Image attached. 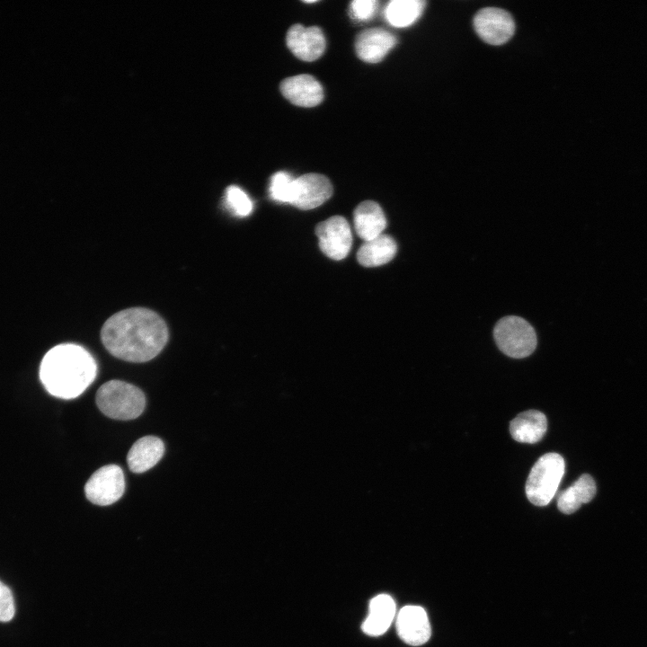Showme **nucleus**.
Instances as JSON below:
<instances>
[{
  "label": "nucleus",
  "instance_id": "f257e3e1",
  "mask_svg": "<svg viewBox=\"0 0 647 647\" xmlns=\"http://www.w3.org/2000/svg\"><path fill=\"white\" fill-rule=\"evenodd\" d=\"M169 338L164 320L155 311L131 307L120 311L106 320L101 339L114 357L141 363L156 357Z\"/></svg>",
  "mask_w": 647,
  "mask_h": 647
},
{
  "label": "nucleus",
  "instance_id": "f03ea898",
  "mask_svg": "<svg viewBox=\"0 0 647 647\" xmlns=\"http://www.w3.org/2000/svg\"><path fill=\"white\" fill-rule=\"evenodd\" d=\"M96 372V362L84 348L66 343L46 353L40 364V378L53 396L73 399L92 384Z\"/></svg>",
  "mask_w": 647,
  "mask_h": 647
},
{
  "label": "nucleus",
  "instance_id": "7ed1b4c3",
  "mask_svg": "<svg viewBox=\"0 0 647 647\" xmlns=\"http://www.w3.org/2000/svg\"><path fill=\"white\" fill-rule=\"evenodd\" d=\"M96 403L104 415L129 421L143 412L146 398L138 387L121 380H111L98 389Z\"/></svg>",
  "mask_w": 647,
  "mask_h": 647
},
{
  "label": "nucleus",
  "instance_id": "20e7f679",
  "mask_svg": "<svg viewBox=\"0 0 647 647\" xmlns=\"http://www.w3.org/2000/svg\"><path fill=\"white\" fill-rule=\"evenodd\" d=\"M563 458L557 453L542 456L532 467L526 483L527 497L536 506L547 505L555 495L564 474Z\"/></svg>",
  "mask_w": 647,
  "mask_h": 647
},
{
  "label": "nucleus",
  "instance_id": "39448f33",
  "mask_svg": "<svg viewBox=\"0 0 647 647\" xmlns=\"http://www.w3.org/2000/svg\"><path fill=\"white\" fill-rule=\"evenodd\" d=\"M493 334L499 349L511 358H526L536 347V334L533 327L518 316L501 318L496 324Z\"/></svg>",
  "mask_w": 647,
  "mask_h": 647
},
{
  "label": "nucleus",
  "instance_id": "423d86ee",
  "mask_svg": "<svg viewBox=\"0 0 647 647\" xmlns=\"http://www.w3.org/2000/svg\"><path fill=\"white\" fill-rule=\"evenodd\" d=\"M125 491V478L121 468L107 465L95 471L84 486L86 498L93 504L111 505L119 501Z\"/></svg>",
  "mask_w": 647,
  "mask_h": 647
},
{
  "label": "nucleus",
  "instance_id": "0eeeda50",
  "mask_svg": "<svg viewBox=\"0 0 647 647\" xmlns=\"http://www.w3.org/2000/svg\"><path fill=\"white\" fill-rule=\"evenodd\" d=\"M321 251L329 258L341 260L350 251L352 234L350 224L341 216H333L315 227Z\"/></svg>",
  "mask_w": 647,
  "mask_h": 647
},
{
  "label": "nucleus",
  "instance_id": "6e6552de",
  "mask_svg": "<svg viewBox=\"0 0 647 647\" xmlns=\"http://www.w3.org/2000/svg\"><path fill=\"white\" fill-rule=\"evenodd\" d=\"M474 26L480 38L492 45L507 42L515 31L511 15L502 9L494 7L479 11L474 19Z\"/></svg>",
  "mask_w": 647,
  "mask_h": 647
},
{
  "label": "nucleus",
  "instance_id": "1a4fd4ad",
  "mask_svg": "<svg viewBox=\"0 0 647 647\" xmlns=\"http://www.w3.org/2000/svg\"><path fill=\"white\" fill-rule=\"evenodd\" d=\"M332 195L329 179L319 173H306L294 180L290 204L300 209H312L324 204Z\"/></svg>",
  "mask_w": 647,
  "mask_h": 647
},
{
  "label": "nucleus",
  "instance_id": "9d476101",
  "mask_svg": "<svg viewBox=\"0 0 647 647\" xmlns=\"http://www.w3.org/2000/svg\"><path fill=\"white\" fill-rule=\"evenodd\" d=\"M395 625L401 640L412 646L424 644L431 635L427 613L419 606H405L401 608Z\"/></svg>",
  "mask_w": 647,
  "mask_h": 647
},
{
  "label": "nucleus",
  "instance_id": "9b49d317",
  "mask_svg": "<svg viewBox=\"0 0 647 647\" xmlns=\"http://www.w3.org/2000/svg\"><path fill=\"white\" fill-rule=\"evenodd\" d=\"M286 41L291 52L303 61L319 58L325 49L324 35L317 26L294 24L288 31Z\"/></svg>",
  "mask_w": 647,
  "mask_h": 647
},
{
  "label": "nucleus",
  "instance_id": "f8f14e48",
  "mask_svg": "<svg viewBox=\"0 0 647 647\" xmlns=\"http://www.w3.org/2000/svg\"><path fill=\"white\" fill-rule=\"evenodd\" d=\"M283 96L300 107H314L324 98L321 84L310 75H298L285 78L280 84Z\"/></svg>",
  "mask_w": 647,
  "mask_h": 647
},
{
  "label": "nucleus",
  "instance_id": "ddd939ff",
  "mask_svg": "<svg viewBox=\"0 0 647 647\" xmlns=\"http://www.w3.org/2000/svg\"><path fill=\"white\" fill-rule=\"evenodd\" d=\"M396 38L382 28L360 31L355 40L357 56L368 63H378L396 44Z\"/></svg>",
  "mask_w": 647,
  "mask_h": 647
},
{
  "label": "nucleus",
  "instance_id": "4468645a",
  "mask_svg": "<svg viewBox=\"0 0 647 647\" xmlns=\"http://www.w3.org/2000/svg\"><path fill=\"white\" fill-rule=\"evenodd\" d=\"M164 452V445L161 439L145 436L132 445L127 456V463L131 472L141 474L155 466Z\"/></svg>",
  "mask_w": 647,
  "mask_h": 647
},
{
  "label": "nucleus",
  "instance_id": "2eb2a0df",
  "mask_svg": "<svg viewBox=\"0 0 647 647\" xmlns=\"http://www.w3.org/2000/svg\"><path fill=\"white\" fill-rule=\"evenodd\" d=\"M396 607L394 600L387 594L374 597L368 607V615L362 623V631L369 636L385 634L394 619Z\"/></svg>",
  "mask_w": 647,
  "mask_h": 647
},
{
  "label": "nucleus",
  "instance_id": "dca6fc26",
  "mask_svg": "<svg viewBox=\"0 0 647 647\" xmlns=\"http://www.w3.org/2000/svg\"><path fill=\"white\" fill-rule=\"evenodd\" d=\"M386 218L381 207L373 200H365L354 210V227L357 235L368 241L382 235Z\"/></svg>",
  "mask_w": 647,
  "mask_h": 647
},
{
  "label": "nucleus",
  "instance_id": "f3484780",
  "mask_svg": "<svg viewBox=\"0 0 647 647\" xmlns=\"http://www.w3.org/2000/svg\"><path fill=\"white\" fill-rule=\"evenodd\" d=\"M547 430L545 415L536 410L519 413L510 424L512 438L518 442L534 444L542 439Z\"/></svg>",
  "mask_w": 647,
  "mask_h": 647
},
{
  "label": "nucleus",
  "instance_id": "a211bd4d",
  "mask_svg": "<svg viewBox=\"0 0 647 647\" xmlns=\"http://www.w3.org/2000/svg\"><path fill=\"white\" fill-rule=\"evenodd\" d=\"M397 244L388 235H381L365 243L357 253L358 261L365 267H376L387 263L395 255Z\"/></svg>",
  "mask_w": 647,
  "mask_h": 647
},
{
  "label": "nucleus",
  "instance_id": "6ab92c4d",
  "mask_svg": "<svg viewBox=\"0 0 647 647\" xmlns=\"http://www.w3.org/2000/svg\"><path fill=\"white\" fill-rule=\"evenodd\" d=\"M596 490L593 478L589 474H582L569 488L559 493L557 507L561 512L572 514L583 503L590 501Z\"/></svg>",
  "mask_w": 647,
  "mask_h": 647
},
{
  "label": "nucleus",
  "instance_id": "aec40b11",
  "mask_svg": "<svg viewBox=\"0 0 647 647\" xmlns=\"http://www.w3.org/2000/svg\"><path fill=\"white\" fill-rule=\"evenodd\" d=\"M424 6L421 0H392L385 9V17L394 27H408L419 19Z\"/></svg>",
  "mask_w": 647,
  "mask_h": 647
},
{
  "label": "nucleus",
  "instance_id": "412c9836",
  "mask_svg": "<svg viewBox=\"0 0 647 647\" xmlns=\"http://www.w3.org/2000/svg\"><path fill=\"white\" fill-rule=\"evenodd\" d=\"M294 178L286 172H277L270 182V198L278 202L290 204L293 193Z\"/></svg>",
  "mask_w": 647,
  "mask_h": 647
},
{
  "label": "nucleus",
  "instance_id": "4be33fe9",
  "mask_svg": "<svg viewBox=\"0 0 647 647\" xmlns=\"http://www.w3.org/2000/svg\"><path fill=\"white\" fill-rule=\"evenodd\" d=\"M226 202L234 214L238 217H246L253 211L251 199L238 186L232 185L226 189Z\"/></svg>",
  "mask_w": 647,
  "mask_h": 647
},
{
  "label": "nucleus",
  "instance_id": "5701e85b",
  "mask_svg": "<svg viewBox=\"0 0 647 647\" xmlns=\"http://www.w3.org/2000/svg\"><path fill=\"white\" fill-rule=\"evenodd\" d=\"M377 8L376 0H355L350 3V13L355 21H368L374 16Z\"/></svg>",
  "mask_w": 647,
  "mask_h": 647
},
{
  "label": "nucleus",
  "instance_id": "b1692460",
  "mask_svg": "<svg viewBox=\"0 0 647 647\" xmlns=\"http://www.w3.org/2000/svg\"><path fill=\"white\" fill-rule=\"evenodd\" d=\"M14 600L10 589L3 584L0 591V622L10 621L14 615Z\"/></svg>",
  "mask_w": 647,
  "mask_h": 647
},
{
  "label": "nucleus",
  "instance_id": "393cba45",
  "mask_svg": "<svg viewBox=\"0 0 647 647\" xmlns=\"http://www.w3.org/2000/svg\"><path fill=\"white\" fill-rule=\"evenodd\" d=\"M3 584H4V583L0 581V591H1V589H2Z\"/></svg>",
  "mask_w": 647,
  "mask_h": 647
}]
</instances>
